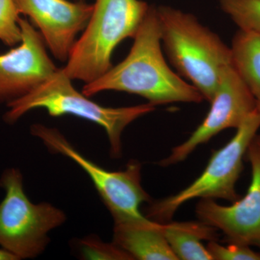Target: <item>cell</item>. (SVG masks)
<instances>
[{"instance_id": "obj_5", "label": "cell", "mask_w": 260, "mask_h": 260, "mask_svg": "<svg viewBox=\"0 0 260 260\" xmlns=\"http://www.w3.org/2000/svg\"><path fill=\"white\" fill-rule=\"evenodd\" d=\"M0 186L5 194L0 203V246L18 260L37 257L50 242L49 233L66 221V214L51 203H32L16 168L4 171Z\"/></svg>"}, {"instance_id": "obj_12", "label": "cell", "mask_w": 260, "mask_h": 260, "mask_svg": "<svg viewBox=\"0 0 260 260\" xmlns=\"http://www.w3.org/2000/svg\"><path fill=\"white\" fill-rule=\"evenodd\" d=\"M114 223L112 242L133 259L178 260L164 235V223L147 217Z\"/></svg>"}, {"instance_id": "obj_17", "label": "cell", "mask_w": 260, "mask_h": 260, "mask_svg": "<svg viewBox=\"0 0 260 260\" xmlns=\"http://www.w3.org/2000/svg\"><path fill=\"white\" fill-rule=\"evenodd\" d=\"M81 255L85 259L132 260L129 254L112 242H103L96 236L90 235L80 242Z\"/></svg>"}, {"instance_id": "obj_11", "label": "cell", "mask_w": 260, "mask_h": 260, "mask_svg": "<svg viewBox=\"0 0 260 260\" xmlns=\"http://www.w3.org/2000/svg\"><path fill=\"white\" fill-rule=\"evenodd\" d=\"M18 13L28 17L42 34L47 47L60 61H68L78 40L86 28L93 5L68 0H14Z\"/></svg>"}, {"instance_id": "obj_3", "label": "cell", "mask_w": 260, "mask_h": 260, "mask_svg": "<svg viewBox=\"0 0 260 260\" xmlns=\"http://www.w3.org/2000/svg\"><path fill=\"white\" fill-rule=\"evenodd\" d=\"M74 88L64 68H58L45 81L7 105L4 120L13 124L32 109H46L51 116L73 115L102 126L107 133L111 155L120 158L121 137L126 126L141 116L155 111L150 103L127 107H106L90 100Z\"/></svg>"}, {"instance_id": "obj_1", "label": "cell", "mask_w": 260, "mask_h": 260, "mask_svg": "<svg viewBox=\"0 0 260 260\" xmlns=\"http://www.w3.org/2000/svg\"><path fill=\"white\" fill-rule=\"evenodd\" d=\"M128 55L105 74L85 84L88 97L107 90L126 92L144 98L154 106L171 103H200L204 98L173 71L162 51L156 7L150 5Z\"/></svg>"}, {"instance_id": "obj_10", "label": "cell", "mask_w": 260, "mask_h": 260, "mask_svg": "<svg viewBox=\"0 0 260 260\" xmlns=\"http://www.w3.org/2000/svg\"><path fill=\"white\" fill-rule=\"evenodd\" d=\"M22 39L0 54V104L23 97L57 70L48 54L42 34L26 18L19 19Z\"/></svg>"}, {"instance_id": "obj_6", "label": "cell", "mask_w": 260, "mask_h": 260, "mask_svg": "<svg viewBox=\"0 0 260 260\" xmlns=\"http://www.w3.org/2000/svg\"><path fill=\"white\" fill-rule=\"evenodd\" d=\"M259 127L260 111L256 109L237 128L232 139L214 152L196 180L177 194L152 203L147 210V218L168 223L181 205L194 198L222 199L232 203L240 199L236 184L244 168L246 150Z\"/></svg>"}, {"instance_id": "obj_13", "label": "cell", "mask_w": 260, "mask_h": 260, "mask_svg": "<svg viewBox=\"0 0 260 260\" xmlns=\"http://www.w3.org/2000/svg\"><path fill=\"white\" fill-rule=\"evenodd\" d=\"M169 246L177 259L212 260L202 241H216L217 230L203 222H174L164 224Z\"/></svg>"}, {"instance_id": "obj_20", "label": "cell", "mask_w": 260, "mask_h": 260, "mask_svg": "<svg viewBox=\"0 0 260 260\" xmlns=\"http://www.w3.org/2000/svg\"><path fill=\"white\" fill-rule=\"evenodd\" d=\"M78 1H83V0H78Z\"/></svg>"}, {"instance_id": "obj_7", "label": "cell", "mask_w": 260, "mask_h": 260, "mask_svg": "<svg viewBox=\"0 0 260 260\" xmlns=\"http://www.w3.org/2000/svg\"><path fill=\"white\" fill-rule=\"evenodd\" d=\"M30 132L42 140L50 151L73 160L86 173L114 223L145 218L140 205L150 201V195L141 184V164L131 160L125 169L110 172L85 158L73 146L59 130L41 124H32Z\"/></svg>"}, {"instance_id": "obj_8", "label": "cell", "mask_w": 260, "mask_h": 260, "mask_svg": "<svg viewBox=\"0 0 260 260\" xmlns=\"http://www.w3.org/2000/svg\"><path fill=\"white\" fill-rule=\"evenodd\" d=\"M210 104L209 112L203 122L186 141L160 160L159 166L167 167L183 161L198 146L208 143L223 130L237 129L257 109L255 99L232 63L222 69L218 88Z\"/></svg>"}, {"instance_id": "obj_18", "label": "cell", "mask_w": 260, "mask_h": 260, "mask_svg": "<svg viewBox=\"0 0 260 260\" xmlns=\"http://www.w3.org/2000/svg\"><path fill=\"white\" fill-rule=\"evenodd\" d=\"M207 249L212 259L215 260H260V251H254L250 246L243 244L223 246L215 241H210Z\"/></svg>"}, {"instance_id": "obj_15", "label": "cell", "mask_w": 260, "mask_h": 260, "mask_svg": "<svg viewBox=\"0 0 260 260\" xmlns=\"http://www.w3.org/2000/svg\"><path fill=\"white\" fill-rule=\"evenodd\" d=\"M219 3L239 29L260 36V0H219Z\"/></svg>"}, {"instance_id": "obj_2", "label": "cell", "mask_w": 260, "mask_h": 260, "mask_svg": "<svg viewBox=\"0 0 260 260\" xmlns=\"http://www.w3.org/2000/svg\"><path fill=\"white\" fill-rule=\"evenodd\" d=\"M156 9L161 44L169 61L210 103L222 69L232 63L231 47L191 13L165 5Z\"/></svg>"}, {"instance_id": "obj_9", "label": "cell", "mask_w": 260, "mask_h": 260, "mask_svg": "<svg viewBox=\"0 0 260 260\" xmlns=\"http://www.w3.org/2000/svg\"><path fill=\"white\" fill-rule=\"evenodd\" d=\"M245 156L251 164V180L244 197L230 206L202 199L196 214L200 221L223 233L229 244L260 249V134L256 133L251 140Z\"/></svg>"}, {"instance_id": "obj_16", "label": "cell", "mask_w": 260, "mask_h": 260, "mask_svg": "<svg viewBox=\"0 0 260 260\" xmlns=\"http://www.w3.org/2000/svg\"><path fill=\"white\" fill-rule=\"evenodd\" d=\"M19 19L14 0H0V41L5 45L14 47L21 42Z\"/></svg>"}, {"instance_id": "obj_19", "label": "cell", "mask_w": 260, "mask_h": 260, "mask_svg": "<svg viewBox=\"0 0 260 260\" xmlns=\"http://www.w3.org/2000/svg\"><path fill=\"white\" fill-rule=\"evenodd\" d=\"M0 260H18V259L14 254L5 250L3 248H0Z\"/></svg>"}, {"instance_id": "obj_14", "label": "cell", "mask_w": 260, "mask_h": 260, "mask_svg": "<svg viewBox=\"0 0 260 260\" xmlns=\"http://www.w3.org/2000/svg\"><path fill=\"white\" fill-rule=\"evenodd\" d=\"M232 64L255 99L260 111V36L241 30L232 39Z\"/></svg>"}, {"instance_id": "obj_4", "label": "cell", "mask_w": 260, "mask_h": 260, "mask_svg": "<svg viewBox=\"0 0 260 260\" xmlns=\"http://www.w3.org/2000/svg\"><path fill=\"white\" fill-rule=\"evenodd\" d=\"M150 5L142 0H95L91 16L64 67L70 79L85 84L113 66L112 54L124 39L134 38Z\"/></svg>"}]
</instances>
